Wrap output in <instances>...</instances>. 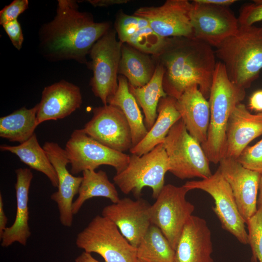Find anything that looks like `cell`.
<instances>
[{"instance_id":"83f0119b","label":"cell","mask_w":262,"mask_h":262,"mask_svg":"<svg viewBox=\"0 0 262 262\" xmlns=\"http://www.w3.org/2000/svg\"><path fill=\"white\" fill-rule=\"evenodd\" d=\"M155 69L148 56L131 46L123 44L118 74L127 79L130 86L137 88L147 84L151 79Z\"/></svg>"},{"instance_id":"d590c367","label":"cell","mask_w":262,"mask_h":262,"mask_svg":"<svg viewBox=\"0 0 262 262\" xmlns=\"http://www.w3.org/2000/svg\"><path fill=\"white\" fill-rule=\"evenodd\" d=\"M14 47L19 50L21 49L24 37L21 25L17 19L2 25Z\"/></svg>"},{"instance_id":"4fadbf2b","label":"cell","mask_w":262,"mask_h":262,"mask_svg":"<svg viewBox=\"0 0 262 262\" xmlns=\"http://www.w3.org/2000/svg\"><path fill=\"white\" fill-rule=\"evenodd\" d=\"M93 115L82 129L89 136L105 146L123 152L133 147L129 123L122 111L110 104L93 109Z\"/></svg>"},{"instance_id":"ee69618b","label":"cell","mask_w":262,"mask_h":262,"mask_svg":"<svg viewBox=\"0 0 262 262\" xmlns=\"http://www.w3.org/2000/svg\"><path fill=\"white\" fill-rule=\"evenodd\" d=\"M261 27H262V26H261Z\"/></svg>"},{"instance_id":"3957f363","label":"cell","mask_w":262,"mask_h":262,"mask_svg":"<svg viewBox=\"0 0 262 262\" xmlns=\"http://www.w3.org/2000/svg\"><path fill=\"white\" fill-rule=\"evenodd\" d=\"M245 96V89L232 82L224 64L217 62L208 98L210 117L207 138L201 145L210 162L219 164L225 157L229 120Z\"/></svg>"},{"instance_id":"60d3db41","label":"cell","mask_w":262,"mask_h":262,"mask_svg":"<svg viewBox=\"0 0 262 262\" xmlns=\"http://www.w3.org/2000/svg\"><path fill=\"white\" fill-rule=\"evenodd\" d=\"M75 262H100L94 258L91 253L83 251L75 260Z\"/></svg>"},{"instance_id":"2e32d148","label":"cell","mask_w":262,"mask_h":262,"mask_svg":"<svg viewBox=\"0 0 262 262\" xmlns=\"http://www.w3.org/2000/svg\"><path fill=\"white\" fill-rule=\"evenodd\" d=\"M43 147L58 178V190L51 195L50 198L57 204L61 224L70 227L72 225L74 215L72 210L73 200L74 196L78 194L82 178L74 176L68 171L66 166L69 161L65 149L58 143L46 142Z\"/></svg>"},{"instance_id":"ab89813d","label":"cell","mask_w":262,"mask_h":262,"mask_svg":"<svg viewBox=\"0 0 262 262\" xmlns=\"http://www.w3.org/2000/svg\"><path fill=\"white\" fill-rule=\"evenodd\" d=\"M200 3L229 6L236 1L235 0H196Z\"/></svg>"},{"instance_id":"5bb4252c","label":"cell","mask_w":262,"mask_h":262,"mask_svg":"<svg viewBox=\"0 0 262 262\" xmlns=\"http://www.w3.org/2000/svg\"><path fill=\"white\" fill-rule=\"evenodd\" d=\"M191 22L195 38L218 47L238 30L239 24L229 6L200 3L193 0Z\"/></svg>"},{"instance_id":"4dcf8cb0","label":"cell","mask_w":262,"mask_h":262,"mask_svg":"<svg viewBox=\"0 0 262 262\" xmlns=\"http://www.w3.org/2000/svg\"><path fill=\"white\" fill-rule=\"evenodd\" d=\"M175 253L161 229L151 224L136 247L137 262H174Z\"/></svg>"},{"instance_id":"d6986e66","label":"cell","mask_w":262,"mask_h":262,"mask_svg":"<svg viewBox=\"0 0 262 262\" xmlns=\"http://www.w3.org/2000/svg\"><path fill=\"white\" fill-rule=\"evenodd\" d=\"M211 232L205 220L192 215L175 249L174 262H213Z\"/></svg>"},{"instance_id":"30bf717a","label":"cell","mask_w":262,"mask_h":262,"mask_svg":"<svg viewBox=\"0 0 262 262\" xmlns=\"http://www.w3.org/2000/svg\"><path fill=\"white\" fill-rule=\"evenodd\" d=\"M66 155L74 175L102 165L113 166L118 173L128 165L130 156L109 148L87 135L83 129L75 130L67 141Z\"/></svg>"},{"instance_id":"d6a6232c","label":"cell","mask_w":262,"mask_h":262,"mask_svg":"<svg viewBox=\"0 0 262 262\" xmlns=\"http://www.w3.org/2000/svg\"><path fill=\"white\" fill-rule=\"evenodd\" d=\"M244 167L262 174V139L254 145L247 147L237 159Z\"/></svg>"},{"instance_id":"1f68e13d","label":"cell","mask_w":262,"mask_h":262,"mask_svg":"<svg viewBox=\"0 0 262 262\" xmlns=\"http://www.w3.org/2000/svg\"><path fill=\"white\" fill-rule=\"evenodd\" d=\"M247 221L248 244L252 251V262H262V206Z\"/></svg>"},{"instance_id":"f1b7e54d","label":"cell","mask_w":262,"mask_h":262,"mask_svg":"<svg viewBox=\"0 0 262 262\" xmlns=\"http://www.w3.org/2000/svg\"><path fill=\"white\" fill-rule=\"evenodd\" d=\"M82 179L78 196L72 206L73 214H77L83 203L88 199L96 197L109 199L113 203L119 199L115 184L109 180L106 173L102 170H86L82 172Z\"/></svg>"},{"instance_id":"e0dca14e","label":"cell","mask_w":262,"mask_h":262,"mask_svg":"<svg viewBox=\"0 0 262 262\" xmlns=\"http://www.w3.org/2000/svg\"><path fill=\"white\" fill-rule=\"evenodd\" d=\"M219 170L229 184L246 224L257 212L261 174L243 166L236 159L224 158Z\"/></svg>"},{"instance_id":"74e56055","label":"cell","mask_w":262,"mask_h":262,"mask_svg":"<svg viewBox=\"0 0 262 262\" xmlns=\"http://www.w3.org/2000/svg\"><path fill=\"white\" fill-rule=\"evenodd\" d=\"M95 7L109 6L114 5L122 4L127 3L128 0H87Z\"/></svg>"},{"instance_id":"8d00e7d4","label":"cell","mask_w":262,"mask_h":262,"mask_svg":"<svg viewBox=\"0 0 262 262\" xmlns=\"http://www.w3.org/2000/svg\"><path fill=\"white\" fill-rule=\"evenodd\" d=\"M248 106L251 111L262 112V90L252 94L249 98Z\"/></svg>"},{"instance_id":"4316f807","label":"cell","mask_w":262,"mask_h":262,"mask_svg":"<svg viewBox=\"0 0 262 262\" xmlns=\"http://www.w3.org/2000/svg\"><path fill=\"white\" fill-rule=\"evenodd\" d=\"M0 149L16 155L21 161L31 168L45 175L53 187H58L56 171L47 152L39 145L35 133L25 142L17 146L0 145Z\"/></svg>"},{"instance_id":"603a6c76","label":"cell","mask_w":262,"mask_h":262,"mask_svg":"<svg viewBox=\"0 0 262 262\" xmlns=\"http://www.w3.org/2000/svg\"><path fill=\"white\" fill-rule=\"evenodd\" d=\"M176 100L168 96L160 99L154 124L145 138L130 150L131 154L143 155L164 142L170 129L181 119L176 107Z\"/></svg>"},{"instance_id":"ba28073f","label":"cell","mask_w":262,"mask_h":262,"mask_svg":"<svg viewBox=\"0 0 262 262\" xmlns=\"http://www.w3.org/2000/svg\"><path fill=\"white\" fill-rule=\"evenodd\" d=\"M189 191L184 185H164L149 208L151 224L161 229L175 251L183 228L195 210L194 205L186 198Z\"/></svg>"},{"instance_id":"ac0fdd59","label":"cell","mask_w":262,"mask_h":262,"mask_svg":"<svg viewBox=\"0 0 262 262\" xmlns=\"http://www.w3.org/2000/svg\"><path fill=\"white\" fill-rule=\"evenodd\" d=\"M82 102L80 87L71 82L62 80L46 86L38 103V124L65 118L79 109Z\"/></svg>"},{"instance_id":"b9f144b4","label":"cell","mask_w":262,"mask_h":262,"mask_svg":"<svg viewBox=\"0 0 262 262\" xmlns=\"http://www.w3.org/2000/svg\"><path fill=\"white\" fill-rule=\"evenodd\" d=\"M242 111L244 115L247 118L251 120L262 122V113L257 115L251 114L243 104L242 105Z\"/></svg>"},{"instance_id":"484cf974","label":"cell","mask_w":262,"mask_h":262,"mask_svg":"<svg viewBox=\"0 0 262 262\" xmlns=\"http://www.w3.org/2000/svg\"><path fill=\"white\" fill-rule=\"evenodd\" d=\"M164 68L159 62L149 82L141 87L129 85L130 91L142 108L145 115L144 122L148 131L152 128L157 117V107L161 98L167 95L163 87Z\"/></svg>"},{"instance_id":"d4e9b609","label":"cell","mask_w":262,"mask_h":262,"mask_svg":"<svg viewBox=\"0 0 262 262\" xmlns=\"http://www.w3.org/2000/svg\"><path fill=\"white\" fill-rule=\"evenodd\" d=\"M118 83L116 92L109 98L107 104L119 108L124 114L130 127L132 145L134 147L145 138L148 130L138 104L130 91L127 79L120 75L118 77Z\"/></svg>"},{"instance_id":"cb8c5ba5","label":"cell","mask_w":262,"mask_h":262,"mask_svg":"<svg viewBox=\"0 0 262 262\" xmlns=\"http://www.w3.org/2000/svg\"><path fill=\"white\" fill-rule=\"evenodd\" d=\"M242 104L236 106L229 119L224 158L237 160L251 141L262 135V122L245 117Z\"/></svg>"},{"instance_id":"f35d334b","label":"cell","mask_w":262,"mask_h":262,"mask_svg":"<svg viewBox=\"0 0 262 262\" xmlns=\"http://www.w3.org/2000/svg\"><path fill=\"white\" fill-rule=\"evenodd\" d=\"M7 217L3 208V201L1 194H0V237L2 235L6 227Z\"/></svg>"},{"instance_id":"e575fe53","label":"cell","mask_w":262,"mask_h":262,"mask_svg":"<svg viewBox=\"0 0 262 262\" xmlns=\"http://www.w3.org/2000/svg\"><path fill=\"white\" fill-rule=\"evenodd\" d=\"M29 7L28 0H14L0 11V24L17 19L18 16Z\"/></svg>"},{"instance_id":"ffe728a7","label":"cell","mask_w":262,"mask_h":262,"mask_svg":"<svg viewBox=\"0 0 262 262\" xmlns=\"http://www.w3.org/2000/svg\"><path fill=\"white\" fill-rule=\"evenodd\" d=\"M115 31L123 44L145 53L157 56L164 50L169 38L158 35L143 18L124 13L119 14L115 22Z\"/></svg>"},{"instance_id":"52a82bcc","label":"cell","mask_w":262,"mask_h":262,"mask_svg":"<svg viewBox=\"0 0 262 262\" xmlns=\"http://www.w3.org/2000/svg\"><path fill=\"white\" fill-rule=\"evenodd\" d=\"M76 245L84 252L98 254L105 262H137L136 247L113 221L102 215L96 216L78 234Z\"/></svg>"},{"instance_id":"7402d4cb","label":"cell","mask_w":262,"mask_h":262,"mask_svg":"<svg viewBox=\"0 0 262 262\" xmlns=\"http://www.w3.org/2000/svg\"><path fill=\"white\" fill-rule=\"evenodd\" d=\"M16 181L15 185L16 212L13 224L7 227L0 237L1 246L6 247L15 242L25 246L31 235L29 225V194L33 174L30 169L19 168L16 170Z\"/></svg>"},{"instance_id":"6da1fadb","label":"cell","mask_w":262,"mask_h":262,"mask_svg":"<svg viewBox=\"0 0 262 262\" xmlns=\"http://www.w3.org/2000/svg\"><path fill=\"white\" fill-rule=\"evenodd\" d=\"M53 19L41 26L39 49L51 62L74 60L88 64L86 56L94 44L110 28L109 22H97L91 14L79 10L77 1L58 0Z\"/></svg>"},{"instance_id":"8fae6325","label":"cell","mask_w":262,"mask_h":262,"mask_svg":"<svg viewBox=\"0 0 262 262\" xmlns=\"http://www.w3.org/2000/svg\"><path fill=\"white\" fill-rule=\"evenodd\" d=\"M184 185L190 190L199 189L209 194L214 201L213 210L223 229L241 243L248 244L246 223L242 217L231 188L218 168L208 178L187 181Z\"/></svg>"},{"instance_id":"836d02e7","label":"cell","mask_w":262,"mask_h":262,"mask_svg":"<svg viewBox=\"0 0 262 262\" xmlns=\"http://www.w3.org/2000/svg\"><path fill=\"white\" fill-rule=\"evenodd\" d=\"M238 19L239 26H251L262 21V1L244 5L240 10Z\"/></svg>"},{"instance_id":"f546056e","label":"cell","mask_w":262,"mask_h":262,"mask_svg":"<svg viewBox=\"0 0 262 262\" xmlns=\"http://www.w3.org/2000/svg\"><path fill=\"white\" fill-rule=\"evenodd\" d=\"M38 104L27 109L23 107L0 118V136L11 142L21 144L34 133L39 125L37 120Z\"/></svg>"},{"instance_id":"277c9868","label":"cell","mask_w":262,"mask_h":262,"mask_svg":"<svg viewBox=\"0 0 262 262\" xmlns=\"http://www.w3.org/2000/svg\"><path fill=\"white\" fill-rule=\"evenodd\" d=\"M214 51L230 80L245 89L249 88L262 69V27L239 26Z\"/></svg>"},{"instance_id":"7c38bea8","label":"cell","mask_w":262,"mask_h":262,"mask_svg":"<svg viewBox=\"0 0 262 262\" xmlns=\"http://www.w3.org/2000/svg\"><path fill=\"white\" fill-rule=\"evenodd\" d=\"M193 8V2L188 0H167L159 6L140 7L133 15L146 19L163 38H195L191 22Z\"/></svg>"},{"instance_id":"7bdbcfd3","label":"cell","mask_w":262,"mask_h":262,"mask_svg":"<svg viewBox=\"0 0 262 262\" xmlns=\"http://www.w3.org/2000/svg\"><path fill=\"white\" fill-rule=\"evenodd\" d=\"M259 191V196L257 199V207L262 206V174H261L260 180Z\"/></svg>"},{"instance_id":"44dd1931","label":"cell","mask_w":262,"mask_h":262,"mask_svg":"<svg viewBox=\"0 0 262 262\" xmlns=\"http://www.w3.org/2000/svg\"><path fill=\"white\" fill-rule=\"evenodd\" d=\"M176 107L189 133L201 145L204 144L207 138L210 108L198 86L186 88L177 99Z\"/></svg>"},{"instance_id":"9c48e42d","label":"cell","mask_w":262,"mask_h":262,"mask_svg":"<svg viewBox=\"0 0 262 262\" xmlns=\"http://www.w3.org/2000/svg\"><path fill=\"white\" fill-rule=\"evenodd\" d=\"M116 32L111 28L92 46L89 54L91 61L87 65L93 75L90 85L94 95L103 105L116 92L118 83L117 74L123 43L117 40Z\"/></svg>"},{"instance_id":"5b68a950","label":"cell","mask_w":262,"mask_h":262,"mask_svg":"<svg viewBox=\"0 0 262 262\" xmlns=\"http://www.w3.org/2000/svg\"><path fill=\"white\" fill-rule=\"evenodd\" d=\"M169 169L167 155L161 143L143 155L131 154L126 167L116 173L113 180L122 193H131L136 198L145 187H150L152 196L156 199L164 185L165 175Z\"/></svg>"},{"instance_id":"8992f818","label":"cell","mask_w":262,"mask_h":262,"mask_svg":"<svg viewBox=\"0 0 262 262\" xmlns=\"http://www.w3.org/2000/svg\"><path fill=\"white\" fill-rule=\"evenodd\" d=\"M169 165V171L184 180L206 179L212 173L210 161L201 145L188 132L180 119L170 129L163 143Z\"/></svg>"},{"instance_id":"9a60e30c","label":"cell","mask_w":262,"mask_h":262,"mask_svg":"<svg viewBox=\"0 0 262 262\" xmlns=\"http://www.w3.org/2000/svg\"><path fill=\"white\" fill-rule=\"evenodd\" d=\"M150 205L147 201L128 197L105 206L101 215L109 218L117 227L122 234L133 246L137 247L150 226Z\"/></svg>"},{"instance_id":"7a4b0ae2","label":"cell","mask_w":262,"mask_h":262,"mask_svg":"<svg viewBox=\"0 0 262 262\" xmlns=\"http://www.w3.org/2000/svg\"><path fill=\"white\" fill-rule=\"evenodd\" d=\"M164 68V89L167 96L178 99L186 88L197 85L209 98L217 62L215 51L196 38H170L157 56Z\"/></svg>"}]
</instances>
